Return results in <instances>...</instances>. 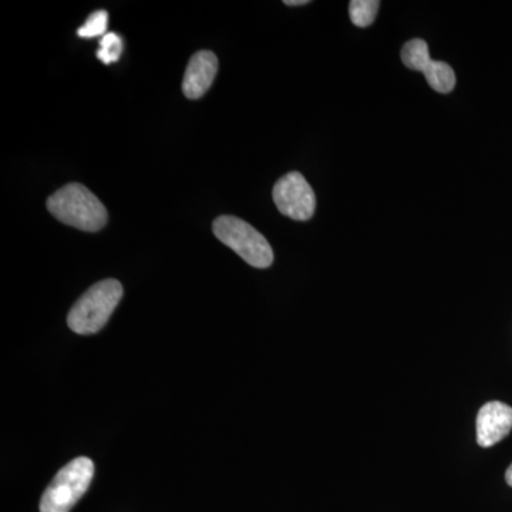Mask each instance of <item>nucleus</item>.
<instances>
[{"mask_svg":"<svg viewBox=\"0 0 512 512\" xmlns=\"http://www.w3.org/2000/svg\"><path fill=\"white\" fill-rule=\"evenodd\" d=\"M47 210L63 224L87 232L100 231L109 218L103 202L82 184L64 185L47 200Z\"/></svg>","mask_w":512,"mask_h":512,"instance_id":"1","label":"nucleus"},{"mask_svg":"<svg viewBox=\"0 0 512 512\" xmlns=\"http://www.w3.org/2000/svg\"><path fill=\"white\" fill-rule=\"evenodd\" d=\"M123 298V285L116 279H104L80 296L67 316V325L77 335H93L109 322Z\"/></svg>","mask_w":512,"mask_h":512,"instance_id":"2","label":"nucleus"},{"mask_svg":"<svg viewBox=\"0 0 512 512\" xmlns=\"http://www.w3.org/2000/svg\"><path fill=\"white\" fill-rule=\"evenodd\" d=\"M94 477V463L79 457L64 466L43 493L40 512H70L89 490Z\"/></svg>","mask_w":512,"mask_h":512,"instance_id":"3","label":"nucleus"},{"mask_svg":"<svg viewBox=\"0 0 512 512\" xmlns=\"http://www.w3.org/2000/svg\"><path fill=\"white\" fill-rule=\"evenodd\" d=\"M215 237L232 251L237 252L254 268H269L274 262V251L261 232L234 215H222L212 225Z\"/></svg>","mask_w":512,"mask_h":512,"instance_id":"4","label":"nucleus"},{"mask_svg":"<svg viewBox=\"0 0 512 512\" xmlns=\"http://www.w3.org/2000/svg\"><path fill=\"white\" fill-rule=\"evenodd\" d=\"M272 197L279 212L292 220L308 221L315 214V192L302 174L289 173L279 178Z\"/></svg>","mask_w":512,"mask_h":512,"instance_id":"5","label":"nucleus"},{"mask_svg":"<svg viewBox=\"0 0 512 512\" xmlns=\"http://www.w3.org/2000/svg\"><path fill=\"white\" fill-rule=\"evenodd\" d=\"M402 62L409 69L423 73L431 89L436 92H453L456 73L447 63L431 59L429 45L423 39L410 40L403 46Z\"/></svg>","mask_w":512,"mask_h":512,"instance_id":"6","label":"nucleus"},{"mask_svg":"<svg viewBox=\"0 0 512 512\" xmlns=\"http://www.w3.org/2000/svg\"><path fill=\"white\" fill-rule=\"evenodd\" d=\"M512 430V409L501 402H490L481 407L477 416V443L493 447L504 440Z\"/></svg>","mask_w":512,"mask_h":512,"instance_id":"7","label":"nucleus"},{"mask_svg":"<svg viewBox=\"0 0 512 512\" xmlns=\"http://www.w3.org/2000/svg\"><path fill=\"white\" fill-rule=\"evenodd\" d=\"M218 72V59L210 50L191 57L184 74L183 92L191 100L201 99L210 90Z\"/></svg>","mask_w":512,"mask_h":512,"instance_id":"8","label":"nucleus"},{"mask_svg":"<svg viewBox=\"0 0 512 512\" xmlns=\"http://www.w3.org/2000/svg\"><path fill=\"white\" fill-rule=\"evenodd\" d=\"M380 2L377 0H352L349 3V16L357 28H367L375 22Z\"/></svg>","mask_w":512,"mask_h":512,"instance_id":"9","label":"nucleus"},{"mask_svg":"<svg viewBox=\"0 0 512 512\" xmlns=\"http://www.w3.org/2000/svg\"><path fill=\"white\" fill-rule=\"evenodd\" d=\"M123 55V39L117 33L109 32L101 37L100 49L97 50V59L104 64L119 62Z\"/></svg>","mask_w":512,"mask_h":512,"instance_id":"10","label":"nucleus"},{"mask_svg":"<svg viewBox=\"0 0 512 512\" xmlns=\"http://www.w3.org/2000/svg\"><path fill=\"white\" fill-rule=\"evenodd\" d=\"M107 26H109V13L106 10H97L87 18L86 23L77 30V35L84 39H93L107 35Z\"/></svg>","mask_w":512,"mask_h":512,"instance_id":"11","label":"nucleus"},{"mask_svg":"<svg viewBox=\"0 0 512 512\" xmlns=\"http://www.w3.org/2000/svg\"><path fill=\"white\" fill-rule=\"evenodd\" d=\"M308 0H286L285 5L288 6H303L308 5Z\"/></svg>","mask_w":512,"mask_h":512,"instance_id":"12","label":"nucleus"},{"mask_svg":"<svg viewBox=\"0 0 512 512\" xmlns=\"http://www.w3.org/2000/svg\"><path fill=\"white\" fill-rule=\"evenodd\" d=\"M505 481H507V484L512 487V464L508 467L507 473H505Z\"/></svg>","mask_w":512,"mask_h":512,"instance_id":"13","label":"nucleus"}]
</instances>
